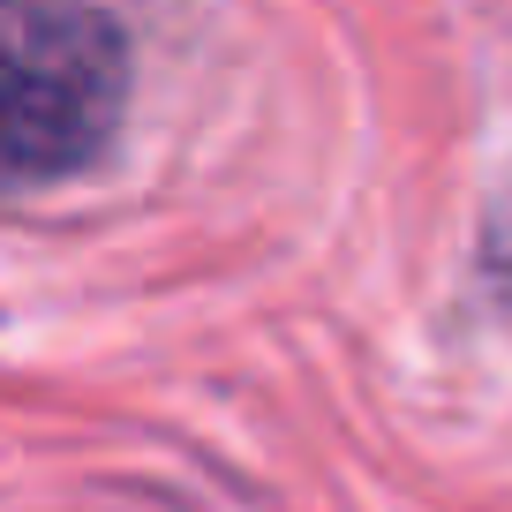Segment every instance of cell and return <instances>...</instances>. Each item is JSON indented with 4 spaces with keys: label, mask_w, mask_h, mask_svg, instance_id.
Here are the masks:
<instances>
[{
    "label": "cell",
    "mask_w": 512,
    "mask_h": 512,
    "mask_svg": "<svg viewBox=\"0 0 512 512\" xmlns=\"http://www.w3.org/2000/svg\"><path fill=\"white\" fill-rule=\"evenodd\" d=\"M128 121V38L83 0H0V204L61 189Z\"/></svg>",
    "instance_id": "obj_1"
}]
</instances>
